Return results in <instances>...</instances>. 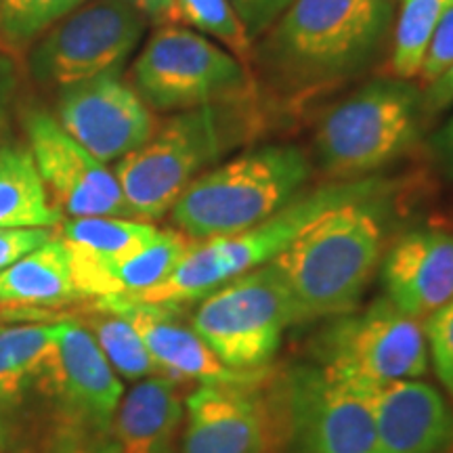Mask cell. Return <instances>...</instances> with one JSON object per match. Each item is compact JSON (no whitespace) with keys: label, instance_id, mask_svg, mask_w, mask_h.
<instances>
[{"label":"cell","instance_id":"obj_1","mask_svg":"<svg viewBox=\"0 0 453 453\" xmlns=\"http://www.w3.org/2000/svg\"><path fill=\"white\" fill-rule=\"evenodd\" d=\"M384 196L332 208L273 260L290 292L294 324L357 309L384 257Z\"/></svg>","mask_w":453,"mask_h":453},{"label":"cell","instance_id":"obj_2","mask_svg":"<svg viewBox=\"0 0 453 453\" xmlns=\"http://www.w3.org/2000/svg\"><path fill=\"white\" fill-rule=\"evenodd\" d=\"M387 191V180L372 177L334 180V183L321 185L317 189L303 191L273 217L242 231V234L202 242L194 240L189 252L166 280L150 290L120 300L141 304H164V307H183V304L200 303L203 296H208L223 283L273 263L311 223L324 217L332 208L342 206L347 202L364 200V197L384 196Z\"/></svg>","mask_w":453,"mask_h":453},{"label":"cell","instance_id":"obj_3","mask_svg":"<svg viewBox=\"0 0 453 453\" xmlns=\"http://www.w3.org/2000/svg\"><path fill=\"white\" fill-rule=\"evenodd\" d=\"M311 173L298 147H254L191 180L170 208L173 223L196 242L242 234L303 194Z\"/></svg>","mask_w":453,"mask_h":453},{"label":"cell","instance_id":"obj_4","mask_svg":"<svg viewBox=\"0 0 453 453\" xmlns=\"http://www.w3.org/2000/svg\"><path fill=\"white\" fill-rule=\"evenodd\" d=\"M243 120L234 104H220L177 111L156 124L151 137L113 168L133 217L147 223L164 217L191 180L243 139Z\"/></svg>","mask_w":453,"mask_h":453},{"label":"cell","instance_id":"obj_5","mask_svg":"<svg viewBox=\"0 0 453 453\" xmlns=\"http://www.w3.org/2000/svg\"><path fill=\"white\" fill-rule=\"evenodd\" d=\"M34 390L49 405L57 453H118L116 416L124 387L81 321H57L53 349Z\"/></svg>","mask_w":453,"mask_h":453},{"label":"cell","instance_id":"obj_6","mask_svg":"<svg viewBox=\"0 0 453 453\" xmlns=\"http://www.w3.org/2000/svg\"><path fill=\"white\" fill-rule=\"evenodd\" d=\"M422 97L407 81H373L340 101L315 130V151L327 177L365 179L403 156L418 134Z\"/></svg>","mask_w":453,"mask_h":453},{"label":"cell","instance_id":"obj_7","mask_svg":"<svg viewBox=\"0 0 453 453\" xmlns=\"http://www.w3.org/2000/svg\"><path fill=\"white\" fill-rule=\"evenodd\" d=\"M390 9L384 0H294L271 27V59L303 81L355 72L376 50Z\"/></svg>","mask_w":453,"mask_h":453},{"label":"cell","instance_id":"obj_8","mask_svg":"<svg viewBox=\"0 0 453 453\" xmlns=\"http://www.w3.org/2000/svg\"><path fill=\"white\" fill-rule=\"evenodd\" d=\"M315 361L332 378L364 390L420 380L430 365L426 327L380 296L332 317L315 342Z\"/></svg>","mask_w":453,"mask_h":453},{"label":"cell","instance_id":"obj_9","mask_svg":"<svg viewBox=\"0 0 453 453\" xmlns=\"http://www.w3.org/2000/svg\"><path fill=\"white\" fill-rule=\"evenodd\" d=\"M189 324L231 370L263 372L294 324V304L280 269L269 263L203 296Z\"/></svg>","mask_w":453,"mask_h":453},{"label":"cell","instance_id":"obj_10","mask_svg":"<svg viewBox=\"0 0 453 453\" xmlns=\"http://www.w3.org/2000/svg\"><path fill=\"white\" fill-rule=\"evenodd\" d=\"M133 87L157 111L235 104L250 88L248 67L211 38L183 26H164L133 65Z\"/></svg>","mask_w":453,"mask_h":453},{"label":"cell","instance_id":"obj_11","mask_svg":"<svg viewBox=\"0 0 453 453\" xmlns=\"http://www.w3.org/2000/svg\"><path fill=\"white\" fill-rule=\"evenodd\" d=\"M145 30L128 0H88L44 34L27 57L32 78L44 87H70L118 70Z\"/></svg>","mask_w":453,"mask_h":453},{"label":"cell","instance_id":"obj_12","mask_svg":"<svg viewBox=\"0 0 453 453\" xmlns=\"http://www.w3.org/2000/svg\"><path fill=\"white\" fill-rule=\"evenodd\" d=\"M281 399L292 453H378L370 390L319 365H298L288 372Z\"/></svg>","mask_w":453,"mask_h":453},{"label":"cell","instance_id":"obj_13","mask_svg":"<svg viewBox=\"0 0 453 453\" xmlns=\"http://www.w3.org/2000/svg\"><path fill=\"white\" fill-rule=\"evenodd\" d=\"M267 378L206 384L185 399L179 453H277L286 434L281 387L273 399Z\"/></svg>","mask_w":453,"mask_h":453},{"label":"cell","instance_id":"obj_14","mask_svg":"<svg viewBox=\"0 0 453 453\" xmlns=\"http://www.w3.org/2000/svg\"><path fill=\"white\" fill-rule=\"evenodd\" d=\"M24 128L34 162L53 206L67 219H134L113 170L70 137L55 116L32 110Z\"/></svg>","mask_w":453,"mask_h":453},{"label":"cell","instance_id":"obj_15","mask_svg":"<svg viewBox=\"0 0 453 453\" xmlns=\"http://www.w3.org/2000/svg\"><path fill=\"white\" fill-rule=\"evenodd\" d=\"M57 122L104 164L139 150L157 124L150 105L118 70L59 88Z\"/></svg>","mask_w":453,"mask_h":453},{"label":"cell","instance_id":"obj_16","mask_svg":"<svg viewBox=\"0 0 453 453\" xmlns=\"http://www.w3.org/2000/svg\"><path fill=\"white\" fill-rule=\"evenodd\" d=\"M97 304H104V307L127 317L139 332V336L143 338L162 376L170 380L179 384L196 382L197 387H206V384L250 382L269 373V370L237 372L225 365L217 353L197 336L191 324L180 319L177 313L179 307L128 303L120 298H99Z\"/></svg>","mask_w":453,"mask_h":453},{"label":"cell","instance_id":"obj_17","mask_svg":"<svg viewBox=\"0 0 453 453\" xmlns=\"http://www.w3.org/2000/svg\"><path fill=\"white\" fill-rule=\"evenodd\" d=\"M382 296L426 321L453 298V234L413 229L396 237L380 263Z\"/></svg>","mask_w":453,"mask_h":453},{"label":"cell","instance_id":"obj_18","mask_svg":"<svg viewBox=\"0 0 453 453\" xmlns=\"http://www.w3.org/2000/svg\"><path fill=\"white\" fill-rule=\"evenodd\" d=\"M370 395L378 453H453V403L439 388L401 380Z\"/></svg>","mask_w":453,"mask_h":453},{"label":"cell","instance_id":"obj_19","mask_svg":"<svg viewBox=\"0 0 453 453\" xmlns=\"http://www.w3.org/2000/svg\"><path fill=\"white\" fill-rule=\"evenodd\" d=\"M154 225L137 219H64L59 237L70 252L72 275L82 298H104L105 277L157 235Z\"/></svg>","mask_w":453,"mask_h":453},{"label":"cell","instance_id":"obj_20","mask_svg":"<svg viewBox=\"0 0 453 453\" xmlns=\"http://www.w3.org/2000/svg\"><path fill=\"white\" fill-rule=\"evenodd\" d=\"M185 401L166 376L139 380L122 396L116 416L118 453H179Z\"/></svg>","mask_w":453,"mask_h":453},{"label":"cell","instance_id":"obj_21","mask_svg":"<svg viewBox=\"0 0 453 453\" xmlns=\"http://www.w3.org/2000/svg\"><path fill=\"white\" fill-rule=\"evenodd\" d=\"M82 298L72 275L70 252L59 235L0 271V307L9 317H34Z\"/></svg>","mask_w":453,"mask_h":453},{"label":"cell","instance_id":"obj_22","mask_svg":"<svg viewBox=\"0 0 453 453\" xmlns=\"http://www.w3.org/2000/svg\"><path fill=\"white\" fill-rule=\"evenodd\" d=\"M61 212L47 194L30 147H0V226L7 229H53Z\"/></svg>","mask_w":453,"mask_h":453},{"label":"cell","instance_id":"obj_23","mask_svg":"<svg viewBox=\"0 0 453 453\" xmlns=\"http://www.w3.org/2000/svg\"><path fill=\"white\" fill-rule=\"evenodd\" d=\"M57 324L0 327V422L34 388L38 372L55 342Z\"/></svg>","mask_w":453,"mask_h":453},{"label":"cell","instance_id":"obj_24","mask_svg":"<svg viewBox=\"0 0 453 453\" xmlns=\"http://www.w3.org/2000/svg\"><path fill=\"white\" fill-rule=\"evenodd\" d=\"M191 243L194 240L180 231H157L154 240L145 243L141 250L111 267L105 277L104 298L134 296L162 283L189 252Z\"/></svg>","mask_w":453,"mask_h":453},{"label":"cell","instance_id":"obj_25","mask_svg":"<svg viewBox=\"0 0 453 453\" xmlns=\"http://www.w3.org/2000/svg\"><path fill=\"white\" fill-rule=\"evenodd\" d=\"M84 327L93 336L101 353L118 376L139 382L145 378L162 376L154 357L147 350L143 338L127 317L118 311L95 304V313L84 317Z\"/></svg>","mask_w":453,"mask_h":453},{"label":"cell","instance_id":"obj_26","mask_svg":"<svg viewBox=\"0 0 453 453\" xmlns=\"http://www.w3.org/2000/svg\"><path fill=\"white\" fill-rule=\"evenodd\" d=\"M162 21L189 27L229 50L246 67L250 65L252 38L243 30L229 0H173Z\"/></svg>","mask_w":453,"mask_h":453},{"label":"cell","instance_id":"obj_27","mask_svg":"<svg viewBox=\"0 0 453 453\" xmlns=\"http://www.w3.org/2000/svg\"><path fill=\"white\" fill-rule=\"evenodd\" d=\"M451 3L453 0H401L390 59L395 78L410 82L420 76L434 30Z\"/></svg>","mask_w":453,"mask_h":453},{"label":"cell","instance_id":"obj_28","mask_svg":"<svg viewBox=\"0 0 453 453\" xmlns=\"http://www.w3.org/2000/svg\"><path fill=\"white\" fill-rule=\"evenodd\" d=\"M88 0H0V36L27 44Z\"/></svg>","mask_w":453,"mask_h":453},{"label":"cell","instance_id":"obj_29","mask_svg":"<svg viewBox=\"0 0 453 453\" xmlns=\"http://www.w3.org/2000/svg\"><path fill=\"white\" fill-rule=\"evenodd\" d=\"M430 364L453 403V298L424 321Z\"/></svg>","mask_w":453,"mask_h":453},{"label":"cell","instance_id":"obj_30","mask_svg":"<svg viewBox=\"0 0 453 453\" xmlns=\"http://www.w3.org/2000/svg\"><path fill=\"white\" fill-rule=\"evenodd\" d=\"M229 3L248 36L257 38L267 34L281 19L294 0H229Z\"/></svg>","mask_w":453,"mask_h":453},{"label":"cell","instance_id":"obj_31","mask_svg":"<svg viewBox=\"0 0 453 453\" xmlns=\"http://www.w3.org/2000/svg\"><path fill=\"white\" fill-rule=\"evenodd\" d=\"M451 65H453V3L445 9L443 17H441L437 30H434L433 41H430L422 72L418 78H420L424 84H430L437 81L439 76H443Z\"/></svg>","mask_w":453,"mask_h":453},{"label":"cell","instance_id":"obj_32","mask_svg":"<svg viewBox=\"0 0 453 453\" xmlns=\"http://www.w3.org/2000/svg\"><path fill=\"white\" fill-rule=\"evenodd\" d=\"M53 237L50 229H7L0 226V271L24 258Z\"/></svg>","mask_w":453,"mask_h":453},{"label":"cell","instance_id":"obj_33","mask_svg":"<svg viewBox=\"0 0 453 453\" xmlns=\"http://www.w3.org/2000/svg\"><path fill=\"white\" fill-rule=\"evenodd\" d=\"M17 87H19V72L15 59L0 50V134L7 130Z\"/></svg>","mask_w":453,"mask_h":453},{"label":"cell","instance_id":"obj_34","mask_svg":"<svg viewBox=\"0 0 453 453\" xmlns=\"http://www.w3.org/2000/svg\"><path fill=\"white\" fill-rule=\"evenodd\" d=\"M453 104V65L437 81L426 84V93L422 97V110L428 113L441 111Z\"/></svg>","mask_w":453,"mask_h":453},{"label":"cell","instance_id":"obj_35","mask_svg":"<svg viewBox=\"0 0 453 453\" xmlns=\"http://www.w3.org/2000/svg\"><path fill=\"white\" fill-rule=\"evenodd\" d=\"M434 154L439 157V164L449 177H453V116L447 120L433 139Z\"/></svg>","mask_w":453,"mask_h":453},{"label":"cell","instance_id":"obj_36","mask_svg":"<svg viewBox=\"0 0 453 453\" xmlns=\"http://www.w3.org/2000/svg\"><path fill=\"white\" fill-rule=\"evenodd\" d=\"M128 3L133 4L141 15L162 21L173 0H128Z\"/></svg>","mask_w":453,"mask_h":453},{"label":"cell","instance_id":"obj_37","mask_svg":"<svg viewBox=\"0 0 453 453\" xmlns=\"http://www.w3.org/2000/svg\"><path fill=\"white\" fill-rule=\"evenodd\" d=\"M384 3H390V4H395V3H396V0H384Z\"/></svg>","mask_w":453,"mask_h":453}]
</instances>
